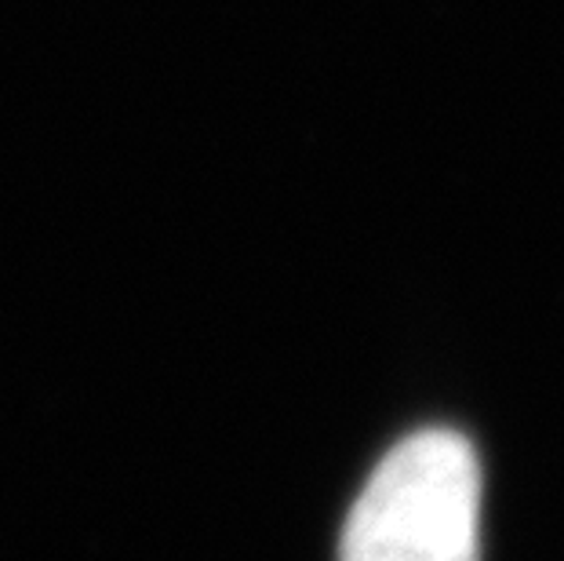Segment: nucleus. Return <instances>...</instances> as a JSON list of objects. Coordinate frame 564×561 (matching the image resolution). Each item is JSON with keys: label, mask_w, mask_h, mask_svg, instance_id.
Here are the masks:
<instances>
[{"label": "nucleus", "mask_w": 564, "mask_h": 561, "mask_svg": "<svg viewBox=\"0 0 564 561\" xmlns=\"http://www.w3.org/2000/svg\"><path fill=\"white\" fill-rule=\"evenodd\" d=\"M481 467L455 431H419L387 452L346 518L343 561H477Z\"/></svg>", "instance_id": "f257e3e1"}]
</instances>
